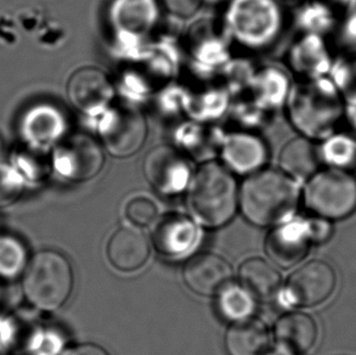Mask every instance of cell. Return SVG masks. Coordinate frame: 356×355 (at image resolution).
I'll return each mask as SVG.
<instances>
[{
    "label": "cell",
    "instance_id": "8fae6325",
    "mask_svg": "<svg viewBox=\"0 0 356 355\" xmlns=\"http://www.w3.org/2000/svg\"><path fill=\"white\" fill-rule=\"evenodd\" d=\"M307 219H289L270 231L265 251L281 268H292L308 255L312 245Z\"/></svg>",
    "mask_w": 356,
    "mask_h": 355
},
{
    "label": "cell",
    "instance_id": "d4e9b609",
    "mask_svg": "<svg viewBox=\"0 0 356 355\" xmlns=\"http://www.w3.org/2000/svg\"><path fill=\"white\" fill-rule=\"evenodd\" d=\"M24 190L22 179L8 166H0V208L13 205Z\"/></svg>",
    "mask_w": 356,
    "mask_h": 355
},
{
    "label": "cell",
    "instance_id": "f1b7e54d",
    "mask_svg": "<svg viewBox=\"0 0 356 355\" xmlns=\"http://www.w3.org/2000/svg\"><path fill=\"white\" fill-rule=\"evenodd\" d=\"M63 355H110L108 352L102 346L94 343H83L68 349Z\"/></svg>",
    "mask_w": 356,
    "mask_h": 355
},
{
    "label": "cell",
    "instance_id": "d6986e66",
    "mask_svg": "<svg viewBox=\"0 0 356 355\" xmlns=\"http://www.w3.org/2000/svg\"><path fill=\"white\" fill-rule=\"evenodd\" d=\"M222 159L234 172L253 174L265 164L266 149L253 135H232L222 146Z\"/></svg>",
    "mask_w": 356,
    "mask_h": 355
},
{
    "label": "cell",
    "instance_id": "7402d4cb",
    "mask_svg": "<svg viewBox=\"0 0 356 355\" xmlns=\"http://www.w3.org/2000/svg\"><path fill=\"white\" fill-rule=\"evenodd\" d=\"M218 297L219 312L230 322L245 320L254 312V298L240 285H229L218 294Z\"/></svg>",
    "mask_w": 356,
    "mask_h": 355
},
{
    "label": "cell",
    "instance_id": "5bb4252c",
    "mask_svg": "<svg viewBox=\"0 0 356 355\" xmlns=\"http://www.w3.org/2000/svg\"><path fill=\"white\" fill-rule=\"evenodd\" d=\"M110 265L122 273H134L143 268L151 255V246L143 231L123 226L112 234L107 242Z\"/></svg>",
    "mask_w": 356,
    "mask_h": 355
},
{
    "label": "cell",
    "instance_id": "277c9868",
    "mask_svg": "<svg viewBox=\"0 0 356 355\" xmlns=\"http://www.w3.org/2000/svg\"><path fill=\"white\" fill-rule=\"evenodd\" d=\"M305 205L323 219L338 221L356 210V179L343 169L314 174L304 191Z\"/></svg>",
    "mask_w": 356,
    "mask_h": 355
},
{
    "label": "cell",
    "instance_id": "2e32d148",
    "mask_svg": "<svg viewBox=\"0 0 356 355\" xmlns=\"http://www.w3.org/2000/svg\"><path fill=\"white\" fill-rule=\"evenodd\" d=\"M224 342L229 355H266L271 346V336L264 322L248 317L232 322Z\"/></svg>",
    "mask_w": 356,
    "mask_h": 355
},
{
    "label": "cell",
    "instance_id": "5b68a950",
    "mask_svg": "<svg viewBox=\"0 0 356 355\" xmlns=\"http://www.w3.org/2000/svg\"><path fill=\"white\" fill-rule=\"evenodd\" d=\"M336 286L334 269L323 260H312L289 275L280 302L286 307H316L331 297Z\"/></svg>",
    "mask_w": 356,
    "mask_h": 355
},
{
    "label": "cell",
    "instance_id": "83f0119b",
    "mask_svg": "<svg viewBox=\"0 0 356 355\" xmlns=\"http://www.w3.org/2000/svg\"><path fill=\"white\" fill-rule=\"evenodd\" d=\"M164 4L173 14L188 17L200 8L201 0H163Z\"/></svg>",
    "mask_w": 356,
    "mask_h": 355
},
{
    "label": "cell",
    "instance_id": "7a4b0ae2",
    "mask_svg": "<svg viewBox=\"0 0 356 355\" xmlns=\"http://www.w3.org/2000/svg\"><path fill=\"white\" fill-rule=\"evenodd\" d=\"M188 185V206L198 223L217 229L232 221L238 208V187L229 169L208 162Z\"/></svg>",
    "mask_w": 356,
    "mask_h": 355
},
{
    "label": "cell",
    "instance_id": "ba28073f",
    "mask_svg": "<svg viewBox=\"0 0 356 355\" xmlns=\"http://www.w3.org/2000/svg\"><path fill=\"white\" fill-rule=\"evenodd\" d=\"M102 138L110 154L128 157L143 148L146 139V122L138 111L115 109L107 112L102 125Z\"/></svg>",
    "mask_w": 356,
    "mask_h": 355
},
{
    "label": "cell",
    "instance_id": "30bf717a",
    "mask_svg": "<svg viewBox=\"0 0 356 355\" xmlns=\"http://www.w3.org/2000/svg\"><path fill=\"white\" fill-rule=\"evenodd\" d=\"M279 19L277 9L270 0H236L230 13L232 29L245 43L268 42L274 37Z\"/></svg>",
    "mask_w": 356,
    "mask_h": 355
},
{
    "label": "cell",
    "instance_id": "603a6c76",
    "mask_svg": "<svg viewBox=\"0 0 356 355\" xmlns=\"http://www.w3.org/2000/svg\"><path fill=\"white\" fill-rule=\"evenodd\" d=\"M27 252L24 245L10 236H0V276L15 278L24 271Z\"/></svg>",
    "mask_w": 356,
    "mask_h": 355
},
{
    "label": "cell",
    "instance_id": "9c48e42d",
    "mask_svg": "<svg viewBox=\"0 0 356 355\" xmlns=\"http://www.w3.org/2000/svg\"><path fill=\"white\" fill-rule=\"evenodd\" d=\"M144 174L149 185L163 196L181 194L191 182L188 161L168 146H159L147 154Z\"/></svg>",
    "mask_w": 356,
    "mask_h": 355
},
{
    "label": "cell",
    "instance_id": "4316f807",
    "mask_svg": "<svg viewBox=\"0 0 356 355\" xmlns=\"http://www.w3.org/2000/svg\"><path fill=\"white\" fill-rule=\"evenodd\" d=\"M308 223L309 234L313 244H323L332 235V226L328 223L327 219L323 218H312L307 219Z\"/></svg>",
    "mask_w": 356,
    "mask_h": 355
},
{
    "label": "cell",
    "instance_id": "e0dca14e",
    "mask_svg": "<svg viewBox=\"0 0 356 355\" xmlns=\"http://www.w3.org/2000/svg\"><path fill=\"white\" fill-rule=\"evenodd\" d=\"M66 127V120L56 107L39 105L24 116L22 134L31 144L48 146L63 138Z\"/></svg>",
    "mask_w": 356,
    "mask_h": 355
},
{
    "label": "cell",
    "instance_id": "3957f363",
    "mask_svg": "<svg viewBox=\"0 0 356 355\" xmlns=\"http://www.w3.org/2000/svg\"><path fill=\"white\" fill-rule=\"evenodd\" d=\"M73 283L70 260L58 251L44 250L35 253L26 267L22 287L33 307L54 312L67 302Z\"/></svg>",
    "mask_w": 356,
    "mask_h": 355
},
{
    "label": "cell",
    "instance_id": "f546056e",
    "mask_svg": "<svg viewBox=\"0 0 356 355\" xmlns=\"http://www.w3.org/2000/svg\"><path fill=\"white\" fill-rule=\"evenodd\" d=\"M266 355H296L293 354V353H291V352L286 351V349H284V348H280V347H277L275 351L270 352V353H268Z\"/></svg>",
    "mask_w": 356,
    "mask_h": 355
},
{
    "label": "cell",
    "instance_id": "ac0fdd59",
    "mask_svg": "<svg viewBox=\"0 0 356 355\" xmlns=\"http://www.w3.org/2000/svg\"><path fill=\"white\" fill-rule=\"evenodd\" d=\"M240 286L245 288L255 301L266 302L280 292L281 275L274 265L261 258H250L238 269Z\"/></svg>",
    "mask_w": 356,
    "mask_h": 355
},
{
    "label": "cell",
    "instance_id": "4fadbf2b",
    "mask_svg": "<svg viewBox=\"0 0 356 355\" xmlns=\"http://www.w3.org/2000/svg\"><path fill=\"white\" fill-rule=\"evenodd\" d=\"M183 280L188 290L198 296H218L232 283V265L220 255L200 253L184 267Z\"/></svg>",
    "mask_w": 356,
    "mask_h": 355
},
{
    "label": "cell",
    "instance_id": "8992f818",
    "mask_svg": "<svg viewBox=\"0 0 356 355\" xmlns=\"http://www.w3.org/2000/svg\"><path fill=\"white\" fill-rule=\"evenodd\" d=\"M105 157L102 146L86 134L70 136L58 144L54 154V166L71 182L92 180L102 172Z\"/></svg>",
    "mask_w": 356,
    "mask_h": 355
},
{
    "label": "cell",
    "instance_id": "52a82bcc",
    "mask_svg": "<svg viewBox=\"0 0 356 355\" xmlns=\"http://www.w3.org/2000/svg\"><path fill=\"white\" fill-rule=\"evenodd\" d=\"M151 241L154 250L165 260H181L197 248L201 230L188 216L169 213L154 221Z\"/></svg>",
    "mask_w": 356,
    "mask_h": 355
},
{
    "label": "cell",
    "instance_id": "cb8c5ba5",
    "mask_svg": "<svg viewBox=\"0 0 356 355\" xmlns=\"http://www.w3.org/2000/svg\"><path fill=\"white\" fill-rule=\"evenodd\" d=\"M157 216L159 207L149 197H134L125 206V216L135 226H151Z\"/></svg>",
    "mask_w": 356,
    "mask_h": 355
},
{
    "label": "cell",
    "instance_id": "ffe728a7",
    "mask_svg": "<svg viewBox=\"0 0 356 355\" xmlns=\"http://www.w3.org/2000/svg\"><path fill=\"white\" fill-rule=\"evenodd\" d=\"M111 16L112 22L120 32L139 36L154 26L157 9L154 0H116Z\"/></svg>",
    "mask_w": 356,
    "mask_h": 355
},
{
    "label": "cell",
    "instance_id": "484cf974",
    "mask_svg": "<svg viewBox=\"0 0 356 355\" xmlns=\"http://www.w3.org/2000/svg\"><path fill=\"white\" fill-rule=\"evenodd\" d=\"M355 150L352 144L341 139H333L328 141L325 146V157L327 159L328 164L339 167L338 169L346 168L354 164L356 159Z\"/></svg>",
    "mask_w": 356,
    "mask_h": 355
},
{
    "label": "cell",
    "instance_id": "44dd1931",
    "mask_svg": "<svg viewBox=\"0 0 356 355\" xmlns=\"http://www.w3.org/2000/svg\"><path fill=\"white\" fill-rule=\"evenodd\" d=\"M280 166L291 178L307 179L316 173L318 156L309 140L297 138L284 145L280 155Z\"/></svg>",
    "mask_w": 356,
    "mask_h": 355
},
{
    "label": "cell",
    "instance_id": "9a60e30c",
    "mask_svg": "<svg viewBox=\"0 0 356 355\" xmlns=\"http://www.w3.org/2000/svg\"><path fill=\"white\" fill-rule=\"evenodd\" d=\"M318 325L313 317L302 312L284 314L274 327L277 347L296 355L308 353L318 341Z\"/></svg>",
    "mask_w": 356,
    "mask_h": 355
},
{
    "label": "cell",
    "instance_id": "6da1fadb",
    "mask_svg": "<svg viewBox=\"0 0 356 355\" xmlns=\"http://www.w3.org/2000/svg\"><path fill=\"white\" fill-rule=\"evenodd\" d=\"M298 201V185L293 178L273 169L250 174L238 191L242 216L260 228L279 226L291 219Z\"/></svg>",
    "mask_w": 356,
    "mask_h": 355
},
{
    "label": "cell",
    "instance_id": "7c38bea8",
    "mask_svg": "<svg viewBox=\"0 0 356 355\" xmlns=\"http://www.w3.org/2000/svg\"><path fill=\"white\" fill-rule=\"evenodd\" d=\"M67 95L78 110L88 115H97L106 110L115 96V89L111 81L99 68H83L70 78Z\"/></svg>",
    "mask_w": 356,
    "mask_h": 355
}]
</instances>
